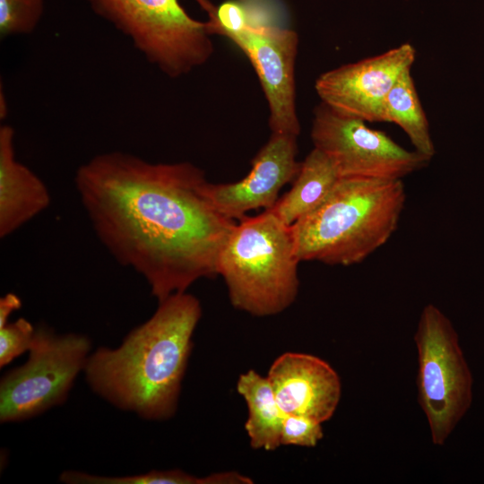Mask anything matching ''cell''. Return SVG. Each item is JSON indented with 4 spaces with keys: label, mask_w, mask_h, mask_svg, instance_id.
Wrapping results in <instances>:
<instances>
[{
    "label": "cell",
    "mask_w": 484,
    "mask_h": 484,
    "mask_svg": "<svg viewBox=\"0 0 484 484\" xmlns=\"http://www.w3.org/2000/svg\"><path fill=\"white\" fill-rule=\"evenodd\" d=\"M299 263L290 226L269 209L238 220L220 255L218 275L235 308L269 316L295 301Z\"/></svg>",
    "instance_id": "cell-4"
},
{
    "label": "cell",
    "mask_w": 484,
    "mask_h": 484,
    "mask_svg": "<svg viewBox=\"0 0 484 484\" xmlns=\"http://www.w3.org/2000/svg\"><path fill=\"white\" fill-rule=\"evenodd\" d=\"M208 183L190 162L153 163L118 151L95 155L74 176L97 238L159 302L218 275L237 221L214 205Z\"/></svg>",
    "instance_id": "cell-1"
},
{
    "label": "cell",
    "mask_w": 484,
    "mask_h": 484,
    "mask_svg": "<svg viewBox=\"0 0 484 484\" xmlns=\"http://www.w3.org/2000/svg\"><path fill=\"white\" fill-rule=\"evenodd\" d=\"M297 138L272 133L252 160V168L245 177L233 183L209 182L207 194L214 205L235 220L252 210L273 207L281 188L292 182L299 170L301 162L296 160Z\"/></svg>",
    "instance_id": "cell-11"
},
{
    "label": "cell",
    "mask_w": 484,
    "mask_h": 484,
    "mask_svg": "<svg viewBox=\"0 0 484 484\" xmlns=\"http://www.w3.org/2000/svg\"><path fill=\"white\" fill-rule=\"evenodd\" d=\"M36 328L25 318H19L0 327V367L30 349Z\"/></svg>",
    "instance_id": "cell-19"
},
{
    "label": "cell",
    "mask_w": 484,
    "mask_h": 484,
    "mask_svg": "<svg viewBox=\"0 0 484 484\" xmlns=\"http://www.w3.org/2000/svg\"><path fill=\"white\" fill-rule=\"evenodd\" d=\"M249 3L250 22L228 36L247 56L260 81L269 108L272 133L298 136L295 63L298 48L296 31L272 24L263 11Z\"/></svg>",
    "instance_id": "cell-9"
},
{
    "label": "cell",
    "mask_w": 484,
    "mask_h": 484,
    "mask_svg": "<svg viewBox=\"0 0 484 484\" xmlns=\"http://www.w3.org/2000/svg\"><path fill=\"white\" fill-rule=\"evenodd\" d=\"M405 201L402 179L340 177L290 226L298 258L342 266L363 262L394 233Z\"/></svg>",
    "instance_id": "cell-3"
},
{
    "label": "cell",
    "mask_w": 484,
    "mask_h": 484,
    "mask_svg": "<svg viewBox=\"0 0 484 484\" xmlns=\"http://www.w3.org/2000/svg\"><path fill=\"white\" fill-rule=\"evenodd\" d=\"M411 69L405 70L400 75L387 94L383 106L382 122L399 125L409 137L415 151L431 159L436 149Z\"/></svg>",
    "instance_id": "cell-16"
},
{
    "label": "cell",
    "mask_w": 484,
    "mask_h": 484,
    "mask_svg": "<svg viewBox=\"0 0 484 484\" xmlns=\"http://www.w3.org/2000/svg\"><path fill=\"white\" fill-rule=\"evenodd\" d=\"M203 484H251L252 480L236 471L209 474L202 478Z\"/></svg>",
    "instance_id": "cell-21"
},
{
    "label": "cell",
    "mask_w": 484,
    "mask_h": 484,
    "mask_svg": "<svg viewBox=\"0 0 484 484\" xmlns=\"http://www.w3.org/2000/svg\"><path fill=\"white\" fill-rule=\"evenodd\" d=\"M202 316L200 301L187 292L159 302L154 314L116 349L99 347L84 367L91 389L115 407L149 420L171 418Z\"/></svg>",
    "instance_id": "cell-2"
},
{
    "label": "cell",
    "mask_w": 484,
    "mask_h": 484,
    "mask_svg": "<svg viewBox=\"0 0 484 484\" xmlns=\"http://www.w3.org/2000/svg\"><path fill=\"white\" fill-rule=\"evenodd\" d=\"M266 377L284 414L324 423L333 417L341 400V384L337 372L311 354H281L270 367Z\"/></svg>",
    "instance_id": "cell-12"
},
{
    "label": "cell",
    "mask_w": 484,
    "mask_h": 484,
    "mask_svg": "<svg viewBox=\"0 0 484 484\" xmlns=\"http://www.w3.org/2000/svg\"><path fill=\"white\" fill-rule=\"evenodd\" d=\"M14 129L0 126V238H4L45 211L50 194L45 183L16 159Z\"/></svg>",
    "instance_id": "cell-13"
},
{
    "label": "cell",
    "mask_w": 484,
    "mask_h": 484,
    "mask_svg": "<svg viewBox=\"0 0 484 484\" xmlns=\"http://www.w3.org/2000/svg\"><path fill=\"white\" fill-rule=\"evenodd\" d=\"M414 341L419 403L432 443L443 445L471 405L472 374L452 322L435 305L423 307Z\"/></svg>",
    "instance_id": "cell-6"
},
{
    "label": "cell",
    "mask_w": 484,
    "mask_h": 484,
    "mask_svg": "<svg viewBox=\"0 0 484 484\" xmlns=\"http://www.w3.org/2000/svg\"><path fill=\"white\" fill-rule=\"evenodd\" d=\"M66 484H203L202 478L182 470L151 471L134 475L107 477L86 472L67 471L60 475Z\"/></svg>",
    "instance_id": "cell-17"
},
{
    "label": "cell",
    "mask_w": 484,
    "mask_h": 484,
    "mask_svg": "<svg viewBox=\"0 0 484 484\" xmlns=\"http://www.w3.org/2000/svg\"><path fill=\"white\" fill-rule=\"evenodd\" d=\"M314 148L333 164L340 177L402 179L431 159L399 145L366 121L320 102L311 127Z\"/></svg>",
    "instance_id": "cell-8"
},
{
    "label": "cell",
    "mask_w": 484,
    "mask_h": 484,
    "mask_svg": "<svg viewBox=\"0 0 484 484\" xmlns=\"http://www.w3.org/2000/svg\"><path fill=\"white\" fill-rule=\"evenodd\" d=\"M125 36L147 62L170 78L188 74L212 56L207 22L193 18L181 0H86ZM203 7L210 0H196Z\"/></svg>",
    "instance_id": "cell-5"
},
{
    "label": "cell",
    "mask_w": 484,
    "mask_h": 484,
    "mask_svg": "<svg viewBox=\"0 0 484 484\" xmlns=\"http://www.w3.org/2000/svg\"><path fill=\"white\" fill-rule=\"evenodd\" d=\"M415 58L414 47L403 43L322 73L315 89L321 102L341 113L366 122H382L387 94Z\"/></svg>",
    "instance_id": "cell-10"
},
{
    "label": "cell",
    "mask_w": 484,
    "mask_h": 484,
    "mask_svg": "<svg viewBox=\"0 0 484 484\" xmlns=\"http://www.w3.org/2000/svg\"><path fill=\"white\" fill-rule=\"evenodd\" d=\"M240 1H246V0H240Z\"/></svg>",
    "instance_id": "cell-23"
},
{
    "label": "cell",
    "mask_w": 484,
    "mask_h": 484,
    "mask_svg": "<svg viewBox=\"0 0 484 484\" xmlns=\"http://www.w3.org/2000/svg\"><path fill=\"white\" fill-rule=\"evenodd\" d=\"M339 178L331 160L319 150L313 148L300 163L291 188L270 210L291 226L314 210L327 196Z\"/></svg>",
    "instance_id": "cell-14"
},
{
    "label": "cell",
    "mask_w": 484,
    "mask_h": 484,
    "mask_svg": "<svg viewBox=\"0 0 484 484\" xmlns=\"http://www.w3.org/2000/svg\"><path fill=\"white\" fill-rule=\"evenodd\" d=\"M237 391L246 403L245 429L254 449L274 451L281 444L284 413L267 377L250 369L239 376Z\"/></svg>",
    "instance_id": "cell-15"
},
{
    "label": "cell",
    "mask_w": 484,
    "mask_h": 484,
    "mask_svg": "<svg viewBox=\"0 0 484 484\" xmlns=\"http://www.w3.org/2000/svg\"><path fill=\"white\" fill-rule=\"evenodd\" d=\"M323 436L322 423L303 416L284 415L281 431V445L314 447Z\"/></svg>",
    "instance_id": "cell-20"
},
{
    "label": "cell",
    "mask_w": 484,
    "mask_h": 484,
    "mask_svg": "<svg viewBox=\"0 0 484 484\" xmlns=\"http://www.w3.org/2000/svg\"><path fill=\"white\" fill-rule=\"evenodd\" d=\"M44 12V0H0L2 39L35 30Z\"/></svg>",
    "instance_id": "cell-18"
},
{
    "label": "cell",
    "mask_w": 484,
    "mask_h": 484,
    "mask_svg": "<svg viewBox=\"0 0 484 484\" xmlns=\"http://www.w3.org/2000/svg\"><path fill=\"white\" fill-rule=\"evenodd\" d=\"M91 350L85 335L36 328L27 361L1 379V423L23 421L65 402Z\"/></svg>",
    "instance_id": "cell-7"
},
{
    "label": "cell",
    "mask_w": 484,
    "mask_h": 484,
    "mask_svg": "<svg viewBox=\"0 0 484 484\" xmlns=\"http://www.w3.org/2000/svg\"><path fill=\"white\" fill-rule=\"evenodd\" d=\"M22 307L21 298L14 293H7L0 298V327L8 323L10 315Z\"/></svg>",
    "instance_id": "cell-22"
}]
</instances>
